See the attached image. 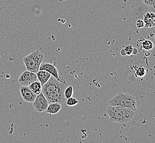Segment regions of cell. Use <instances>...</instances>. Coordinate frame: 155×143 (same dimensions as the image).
Here are the masks:
<instances>
[{
  "label": "cell",
  "mask_w": 155,
  "mask_h": 143,
  "mask_svg": "<svg viewBox=\"0 0 155 143\" xmlns=\"http://www.w3.org/2000/svg\"><path fill=\"white\" fill-rule=\"evenodd\" d=\"M106 112L110 121L123 124L128 122L133 118L135 111L120 106H110L107 107Z\"/></svg>",
  "instance_id": "obj_1"
},
{
  "label": "cell",
  "mask_w": 155,
  "mask_h": 143,
  "mask_svg": "<svg viewBox=\"0 0 155 143\" xmlns=\"http://www.w3.org/2000/svg\"><path fill=\"white\" fill-rule=\"evenodd\" d=\"M110 106H120L132 110H137L136 98L134 96L120 92L108 102Z\"/></svg>",
  "instance_id": "obj_2"
},
{
  "label": "cell",
  "mask_w": 155,
  "mask_h": 143,
  "mask_svg": "<svg viewBox=\"0 0 155 143\" xmlns=\"http://www.w3.org/2000/svg\"><path fill=\"white\" fill-rule=\"evenodd\" d=\"M43 60L44 55L39 50L33 51L23 58L27 70L35 73L39 71V67Z\"/></svg>",
  "instance_id": "obj_3"
},
{
  "label": "cell",
  "mask_w": 155,
  "mask_h": 143,
  "mask_svg": "<svg viewBox=\"0 0 155 143\" xmlns=\"http://www.w3.org/2000/svg\"><path fill=\"white\" fill-rule=\"evenodd\" d=\"M66 84H65L62 87L58 88L47 95L45 96V97L48 100V104L57 102L61 104L64 102L65 98L64 95V91L66 88Z\"/></svg>",
  "instance_id": "obj_4"
},
{
  "label": "cell",
  "mask_w": 155,
  "mask_h": 143,
  "mask_svg": "<svg viewBox=\"0 0 155 143\" xmlns=\"http://www.w3.org/2000/svg\"><path fill=\"white\" fill-rule=\"evenodd\" d=\"M65 84H66V82L60 81L51 75L48 81L42 85V93L45 96L58 88L62 87Z\"/></svg>",
  "instance_id": "obj_5"
},
{
  "label": "cell",
  "mask_w": 155,
  "mask_h": 143,
  "mask_svg": "<svg viewBox=\"0 0 155 143\" xmlns=\"http://www.w3.org/2000/svg\"><path fill=\"white\" fill-rule=\"evenodd\" d=\"M18 81L21 86L28 87L33 82L38 81V79L35 73L27 70L20 75Z\"/></svg>",
  "instance_id": "obj_6"
},
{
  "label": "cell",
  "mask_w": 155,
  "mask_h": 143,
  "mask_svg": "<svg viewBox=\"0 0 155 143\" xmlns=\"http://www.w3.org/2000/svg\"><path fill=\"white\" fill-rule=\"evenodd\" d=\"M33 103V107L38 112H42L46 111L49 104L48 100L42 92L40 93L39 95H37L36 98Z\"/></svg>",
  "instance_id": "obj_7"
},
{
  "label": "cell",
  "mask_w": 155,
  "mask_h": 143,
  "mask_svg": "<svg viewBox=\"0 0 155 143\" xmlns=\"http://www.w3.org/2000/svg\"><path fill=\"white\" fill-rule=\"evenodd\" d=\"M19 91L23 100L28 102H33L37 96L30 89L29 87L21 86Z\"/></svg>",
  "instance_id": "obj_8"
},
{
  "label": "cell",
  "mask_w": 155,
  "mask_h": 143,
  "mask_svg": "<svg viewBox=\"0 0 155 143\" xmlns=\"http://www.w3.org/2000/svg\"><path fill=\"white\" fill-rule=\"evenodd\" d=\"M39 70L46 71L48 72L49 73H50L51 75H52L56 79H57V80L60 81H62V82H65L64 81H63L62 79H61V77H60L56 67L51 63L42 62L39 67Z\"/></svg>",
  "instance_id": "obj_9"
},
{
  "label": "cell",
  "mask_w": 155,
  "mask_h": 143,
  "mask_svg": "<svg viewBox=\"0 0 155 143\" xmlns=\"http://www.w3.org/2000/svg\"><path fill=\"white\" fill-rule=\"evenodd\" d=\"M36 74L38 81L40 82L41 85L46 83L51 76L50 73L44 70H39Z\"/></svg>",
  "instance_id": "obj_10"
},
{
  "label": "cell",
  "mask_w": 155,
  "mask_h": 143,
  "mask_svg": "<svg viewBox=\"0 0 155 143\" xmlns=\"http://www.w3.org/2000/svg\"><path fill=\"white\" fill-rule=\"evenodd\" d=\"M143 22L146 27H153L155 25V14L153 13H146L143 16Z\"/></svg>",
  "instance_id": "obj_11"
},
{
  "label": "cell",
  "mask_w": 155,
  "mask_h": 143,
  "mask_svg": "<svg viewBox=\"0 0 155 143\" xmlns=\"http://www.w3.org/2000/svg\"><path fill=\"white\" fill-rule=\"evenodd\" d=\"M61 108L62 106L61 104L57 103V102H53L48 104V108L46 111L48 113L54 115V114H56L58 113L61 110Z\"/></svg>",
  "instance_id": "obj_12"
},
{
  "label": "cell",
  "mask_w": 155,
  "mask_h": 143,
  "mask_svg": "<svg viewBox=\"0 0 155 143\" xmlns=\"http://www.w3.org/2000/svg\"><path fill=\"white\" fill-rule=\"evenodd\" d=\"M28 87L30 88V89L36 95H39L40 93L41 92L42 85L39 81L33 82Z\"/></svg>",
  "instance_id": "obj_13"
},
{
  "label": "cell",
  "mask_w": 155,
  "mask_h": 143,
  "mask_svg": "<svg viewBox=\"0 0 155 143\" xmlns=\"http://www.w3.org/2000/svg\"><path fill=\"white\" fill-rule=\"evenodd\" d=\"M142 48L146 51H149L153 48V44L151 40H146L143 42Z\"/></svg>",
  "instance_id": "obj_14"
},
{
  "label": "cell",
  "mask_w": 155,
  "mask_h": 143,
  "mask_svg": "<svg viewBox=\"0 0 155 143\" xmlns=\"http://www.w3.org/2000/svg\"><path fill=\"white\" fill-rule=\"evenodd\" d=\"M146 69L145 68L140 67L137 69L135 72V76L137 77H143L146 74Z\"/></svg>",
  "instance_id": "obj_15"
},
{
  "label": "cell",
  "mask_w": 155,
  "mask_h": 143,
  "mask_svg": "<svg viewBox=\"0 0 155 143\" xmlns=\"http://www.w3.org/2000/svg\"><path fill=\"white\" fill-rule=\"evenodd\" d=\"M73 94V88L72 85H69L67 88H65L64 91V95L67 99L72 97Z\"/></svg>",
  "instance_id": "obj_16"
},
{
  "label": "cell",
  "mask_w": 155,
  "mask_h": 143,
  "mask_svg": "<svg viewBox=\"0 0 155 143\" xmlns=\"http://www.w3.org/2000/svg\"><path fill=\"white\" fill-rule=\"evenodd\" d=\"M79 103V101L78 100L77 98L71 97L67 99V102L66 104L69 106H74L75 105H77Z\"/></svg>",
  "instance_id": "obj_17"
},
{
  "label": "cell",
  "mask_w": 155,
  "mask_h": 143,
  "mask_svg": "<svg viewBox=\"0 0 155 143\" xmlns=\"http://www.w3.org/2000/svg\"><path fill=\"white\" fill-rule=\"evenodd\" d=\"M124 50L125 52V55H130L133 52V48L131 45H129L125 47Z\"/></svg>",
  "instance_id": "obj_18"
},
{
  "label": "cell",
  "mask_w": 155,
  "mask_h": 143,
  "mask_svg": "<svg viewBox=\"0 0 155 143\" xmlns=\"http://www.w3.org/2000/svg\"><path fill=\"white\" fill-rule=\"evenodd\" d=\"M143 1L146 6L155 7V0H143Z\"/></svg>",
  "instance_id": "obj_19"
},
{
  "label": "cell",
  "mask_w": 155,
  "mask_h": 143,
  "mask_svg": "<svg viewBox=\"0 0 155 143\" xmlns=\"http://www.w3.org/2000/svg\"><path fill=\"white\" fill-rule=\"evenodd\" d=\"M136 25L138 28H142L143 27H145V24H144V22L143 21L139 19V20H137L136 22Z\"/></svg>",
  "instance_id": "obj_20"
}]
</instances>
